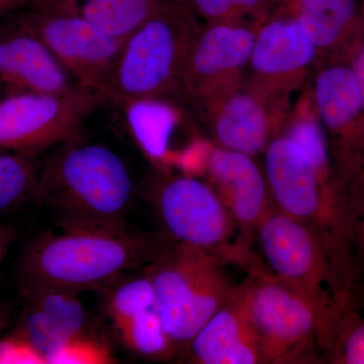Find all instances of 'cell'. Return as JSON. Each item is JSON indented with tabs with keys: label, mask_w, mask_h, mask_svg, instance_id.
I'll return each instance as SVG.
<instances>
[{
	"label": "cell",
	"mask_w": 364,
	"mask_h": 364,
	"mask_svg": "<svg viewBox=\"0 0 364 364\" xmlns=\"http://www.w3.org/2000/svg\"><path fill=\"white\" fill-rule=\"evenodd\" d=\"M58 228L40 234L26 248L18 268L21 284L78 294L104 289L149 264L173 240L164 232L139 231L124 220L63 217Z\"/></svg>",
	"instance_id": "1"
},
{
	"label": "cell",
	"mask_w": 364,
	"mask_h": 364,
	"mask_svg": "<svg viewBox=\"0 0 364 364\" xmlns=\"http://www.w3.org/2000/svg\"><path fill=\"white\" fill-rule=\"evenodd\" d=\"M133 196V179L122 158L85 136L58 144L41 162L35 202L63 217L124 220Z\"/></svg>",
	"instance_id": "2"
},
{
	"label": "cell",
	"mask_w": 364,
	"mask_h": 364,
	"mask_svg": "<svg viewBox=\"0 0 364 364\" xmlns=\"http://www.w3.org/2000/svg\"><path fill=\"white\" fill-rule=\"evenodd\" d=\"M225 267L203 251L171 240L143 268L177 353H186L191 340L236 289Z\"/></svg>",
	"instance_id": "3"
},
{
	"label": "cell",
	"mask_w": 364,
	"mask_h": 364,
	"mask_svg": "<svg viewBox=\"0 0 364 364\" xmlns=\"http://www.w3.org/2000/svg\"><path fill=\"white\" fill-rule=\"evenodd\" d=\"M198 28L195 14L173 0L126 40L112 70L93 90L165 100L184 97L186 62Z\"/></svg>",
	"instance_id": "4"
},
{
	"label": "cell",
	"mask_w": 364,
	"mask_h": 364,
	"mask_svg": "<svg viewBox=\"0 0 364 364\" xmlns=\"http://www.w3.org/2000/svg\"><path fill=\"white\" fill-rule=\"evenodd\" d=\"M155 210L164 233L225 264L260 267L253 239L242 231L214 188L193 176H176L157 186Z\"/></svg>",
	"instance_id": "5"
},
{
	"label": "cell",
	"mask_w": 364,
	"mask_h": 364,
	"mask_svg": "<svg viewBox=\"0 0 364 364\" xmlns=\"http://www.w3.org/2000/svg\"><path fill=\"white\" fill-rule=\"evenodd\" d=\"M261 254L270 272L315 308L323 349L334 338V274L324 246L304 223L273 208L256 230Z\"/></svg>",
	"instance_id": "6"
},
{
	"label": "cell",
	"mask_w": 364,
	"mask_h": 364,
	"mask_svg": "<svg viewBox=\"0 0 364 364\" xmlns=\"http://www.w3.org/2000/svg\"><path fill=\"white\" fill-rule=\"evenodd\" d=\"M247 298L261 364L315 363L322 329L315 308L265 265L249 270Z\"/></svg>",
	"instance_id": "7"
},
{
	"label": "cell",
	"mask_w": 364,
	"mask_h": 364,
	"mask_svg": "<svg viewBox=\"0 0 364 364\" xmlns=\"http://www.w3.org/2000/svg\"><path fill=\"white\" fill-rule=\"evenodd\" d=\"M264 151L265 176L275 208L310 228L336 267L342 210L326 183L328 167L318 168L286 136L270 141Z\"/></svg>",
	"instance_id": "8"
},
{
	"label": "cell",
	"mask_w": 364,
	"mask_h": 364,
	"mask_svg": "<svg viewBox=\"0 0 364 364\" xmlns=\"http://www.w3.org/2000/svg\"><path fill=\"white\" fill-rule=\"evenodd\" d=\"M104 104L90 87L69 95H6L0 100V151L41 155L85 136V122Z\"/></svg>",
	"instance_id": "9"
},
{
	"label": "cell",
	"mask_w": 364,
	"mask_h": 364,
	"mask_svg": "<svg viewBox=\"0 0 364 364\" xmlns=\"http://www.w3.org/2000/svg\"><path fill=\"white\" fill-rule=\"evenodd\" d=\"M16 16L71 75L92 90L112 70L124 43L102 33L77 11L31 6Z\"/></svg>",
	"instance_id": "10"
},
{
	"label": "cell",
	"mask_w": 364,
	"mask_h": 364,
	"mask_svg": "<svg viewBox=\"0 0 364 364\" xmlns=\"http://www.w3.org/2000/svg\"><path fill=\"white\" fill-rule=\"evenodd\" d=\"M0 86L6 97L69 95L86 88L16 16L0 25Z\"/></svg>",
	"instance_id": "11"
},
{
	"label": "cell",
	"mask_w": 364,
	"mask_h": 364,
	"mask_svg": "<svg viewBox=\"0 0 364 364\" xmlns=\"http://www.w3.org/2000/svg\"><path fill=\"white\" fill-rule=\"evenodd\" d=\"M255 35L246 26L210 21L200 26L189 49L184 73V97L214 92L220 81L250 61Z\"/></svg>",
	"instance_id": "12"
},
{
	"label": "cell",
	"mask_w": 364,
	"mask_h": 364,
	"mask_svg": "<svg viewBox=\"0 0 364 364\" xmlns=\"http://www.w3.org/2000/svg\"><path fill=\"white\" fill-rule=\"evenodd\" d=\"M214 189L242 231L256 239V230L275 208L267 176L250 155L217 148L207 157Z\"/></svg>",
	"instance_id": "13"
},
{
	"label": "cell",
	"mask_w": 364,
	"mask_h": 364,
	"mask_svg": "<svg viewBox=\"0 0 364 364\" xmlns=\"http://www.w3.org/2000/svg\"><path fill=\"white\" fill-rule=\"evenodd\" d=\"M186 355L200 364H261L259 347L249 316L247 280L191 340Z\"/></svg>",
	"instance_id": "14"
},
{
	"label": "cell",
	"mask_w": 364,
	"mask_h": 364,
	"mask_svg": "<svg viewBox=\"0 0 364 364\" xmlns=\"http://www.w3.org/2000/svg\"><path fill=\"white\" fill-rule=\"evenodd\" d=\"M20 287L25 310L16 331L45 358L67 340L87 332L78 293L42 284H21Z\"/></svg>",
	"instance_id": "15"
},
{
	"label": "cell",
	"mask_w": 364,
	"mask_h": 364,
	"mask_svg": "<svg viewBox=\"0 0 364 364\" xmlns=\"http://www.w3.org/2000/svg\"><path fill=\"white\" fill-rule=\"evenodd\" d=\"M316 51L317 47L287 9L284 16L261 28L255 37L250 62L259 75H289L310 65Z\"/></svg>",
	"instance_id": "16"
},
{
	"label": "cell",
	"mask_w": 364,
	"mask_h": 364,
	"mask_svg": "<svg viewBox=\"0 0 364 364\" xmlns=\"http://www.w3.org/2000/svg\"><path fill=\"white\" fill-rule=\"evenodd\" d=\"M121 112L128 130L144 155L162 165L169 157L172 134L178 124V112L160 98L134 97L107 90H97Z\"/></svg>",
	"instance_id": "17"
},
{
	"label": "cell",
	"mask_w": 364,
	"mask_h": 364,
	"mask_svg": "<svg viewBox=\"0 0 364 364\" xmlns=\"http://www.w3.org/2000/svg\"><path fill=\"white\" fill-rule=\"evenodd\" d=\"M214 135L223 148L244 154L267 149L269 124L264 107L248 93H237L213 111Z\"/></svg>",
	"instance_id": "18"
},
{
	"label": "cell",
	"mask_w": 364,
	"mask_h": 364,
	"mask_svg": "<svg viewBox=\"0 0 364 364\" xmlns=\"http://www.w3.org/2000/svg\"><path fill=\"white\" fill-rule=\"evenodd\" d=\"M318 114L328 128L339 131L355 119L363 98L353 69L334 66L318 74L315 85Z\"/></svg>",
	"instance_id": "19"
},
{
	"label": "cell",
	"mask_w": 364,
	"mask_h": 364,
	"mask_svg": "<svg viewBox=\"0 0 364 364\" xmlns=\"http://www.w3.org/2000/svg\"><path fill=\"white\" fill-rule=\"evenodd\" d=\"M173 0H80L78 13L102 33L126 42Z\"/></svg>",
	"instance_id": "20"
},
{
	"label": "cell",
	"mask_w": 364,
	"mask_h": 364,
	"mask_svg": "<svg viewBox=\"0 0 364 364\" xmlns=\"http://www.w3.org/2000/svg\"><path fill=\"white\" fill-rule=\"evenodd\" d=\"M317 48L329 47L356 16L355 0H284Z\"/></svg>",
	"instance_id": "21"
},
{
	"label": "cell",
	"mask_w": 364,
	"mask_h": 364,
	"mask_svg": "<svg viewBox=\"0 0 364 364\" xmlns=\"http://www.w3.org/2000/svg\"><path fill=\"white\" fill-rule=\"evenodd\" d=\"M41 155L0 151V217L35 200Z\"/></svg>",
	"instance_id": "22"
},
{
	"label": "cell",
	"mask_w": 364,
	"mask_h": 364,
	"mask_svg": "<svg viewBox=\"0 0 364 364\" xmlns=\"http://www.w3.org/2000/svg\"><path fill=\"white\" fill-rule=\"evenodd\" d=\"M124 343L136 353L154 360H167L177 354L157 308L151 309L114 326Z\"/></svg>",
	"instance_id": "23"
},
{
	"label": "cell",
	"mask_w": 364,
	"mask_h": 364,
	"mask_svg": "<svg viewBox=\"0 0 364 364\" xmlns=\"http://www.w3.org/2000/svg\"><path fill=\"white\" fill-rule=\"evenodd\" d=\"M154 308H157L154 287L144 272L117 284L107 301V313L114 326Z\"/></svg>",
	"instance_id": "24"
},
{
	"label": "cell",
	"mask_w": 364,
	"mask_h": 364,
	"mask_svg": "<svg viewBox=\"0 0 364 364\" xmlns=\"http://www.w3.org/2000/svg\"><path fill=\"white\" fill-rule=\"evenodd\" d=\"M48 364H107L116 363L109 345L88 332L72 337L48 354Z\"/></svg>",
	"instance_id": "25"
},
{
	"label": "cell",
	"mask_w": 364,
	"mask_h": 364,
	"mask_svg": "<svg viewBox=\"0 0 364 364\" xmlns=\"http://www.w3.org/2000/svg\"><path fill=\"white\" fill-rule=\"evenodd\" d=\"M196 16L210 21H231L244 14H262L277 0H181Z\"/></svg>",
	"instance_id": "26"
},
{
	"label": "cell",
	"mask_w": 364,
	"mask_h": 364,
	"mask_svg": "<svg viewBox=\"0 0 364 364\" xmlns=\"http://www.w3.org/2000/svg\"><path fill=\"white\" fill-rule=\"evenodd\" d=\"M286 136L296 143L318 168L328 167L329 159L324 134L315 119L310 117L299 119Z\"/></svg>",
	"instance_id": "27"
},
{
	"label": "cell",
	"mask_w": 364,
	"mask_h": 364,
	"mask_svg": "<svg viewBox=\"0 0 364 364\" xmlns=\"http://www.w3.org/2000/svg\"><path fill=\"white\" fill-rule=\"evenodd\" d=\"M47 363L44 354L14 330L9 336L0 339V364Z\"/></svg>",
	"instance_id": "28"
},
{
	"label": "cell",
	"mask_w": 364,
	"mask_h": 364,
	"mask_svg": "<svg viewBox=\"0 0 364 364\" xmlns=\"http://www.w3.org/2000/svg\"><path fill=\"white\" fill-rule=\"evenodd\" d=\"M338 346L336 355L340 363L364 364V321L350 326Z\"/></svg>",
	"instance_id": "29"
},
{
	"label": "cell",
	"mask_w": 364,
	"mask_h": 364,
	"mask_svg": "<svg viewBox=\"0 0 364 364\" xmlns=\"http://www.w3.org/2000/svg\"><path fill=\"white\" fill-rule=\"evenodd\" d=\"M79 1L80 0H33L32 6L71 9V11H78Z\"/></svg>",
	"instance_id": "30"
},
{
	"label": "cell",
	"mask_w": 364,
	"mask_h": 364,
	"mask_svg": "<svg viewBox=\"0 0 364 364\" xmlns=\"http://www.w3.org/2000/svg\"><path fill=\"white\" fill-rule=\"evenodd\" d=\"M33 0H0V16L23 11L32 6Z\"/></svg>",
	"instance_id": "31"
},
{
	"label": "cell",
	"mask_w": 364,
	"mask_h": 364,
	"mask_svg": "<svg viewBox=\"0 0 364 364\" xmlns=\"http://www.w3.org/2000/svg\"><path fill=\"white\" fill-rule=\"evenodd\" d=\"M353 71L358 81L360 88L361 98H363V109H364V46L359 50L355 59H354Z\"/></svg>",
	"instance_id": "32"
},
{
	"label": "cell",
	"mask_w": 364,
	"mask_h": 364,
	"mask_svg": "<svg viewBox=\"0 0 364 364\" xmlns=\"http://www.w3.org/2000/svg\"><path fill=\"white\" fill-rule=\"evenodd\" d=\"M9 243V234L6 228L0 226V264L4 259V254L6 252L7 246Z\"/></svg>",
	"instance_id": "33"
},
{
	"label": "cell",
	"mask_w": 364,
	"mask_h": 364,
	"mask_svg": "<svg viewBox=\"0 0 364 364\" xmlns=\"http://www.w3.org/2000/svg\"><path fill=\"white\" fill-rule=\"evenodd\" d=\"M9 315H7L6 311L4 309L0 308V334L4 331V328L9 324Z\"/></svg>",
	"instance_id": "34"
}]
</instances>
